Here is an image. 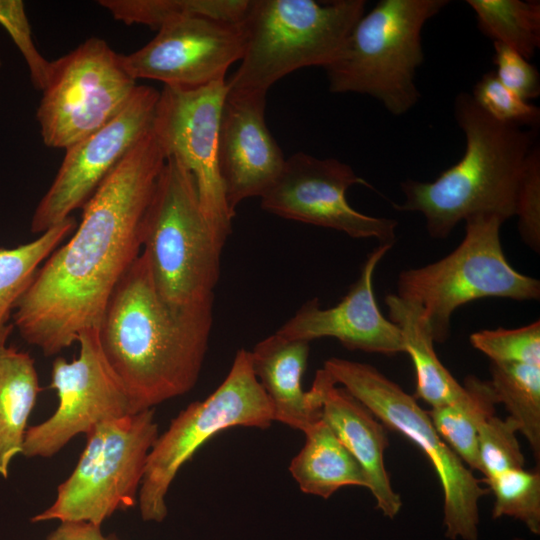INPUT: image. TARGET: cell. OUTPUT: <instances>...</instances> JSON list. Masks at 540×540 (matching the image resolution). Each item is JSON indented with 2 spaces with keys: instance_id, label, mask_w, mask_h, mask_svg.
Wrapping results in <instances>:
<instances>
[{
  "instance_id": "23",
  "label": "cell",
  "mask_w": 540,
  "mask_h": 540,
  "mask_svg": "<svg viewBox=\"0 0 540 540\" xmlns=\"http://www.w3.org/2000/svg\"><path fill=\"white\" fill-rule=\"evenodd\" d=\"M40 391L32 356L0 346V475L4 478L14 457L22 454L28 419Z\"/></svg>"
},
{
  "instance_id": "21",
  "label": "cell",
  "mask_w": 540,
  "mask_h": 540,
  "mask_svg": "<svg viewBox=\"0 0 540 540\" xmlns=\"http://www.w3.org/2000/svg\"><path fill=\"white\" fill-rule=\"evenodd\" d=\"M389 320L402 334L405 352L415 370V399L432 408L452 404L465 395V389L441 363L435 350L429 326L419 307L396 294L385 298Z\"/></svg>"
},
{
  "instance_id": "36",
  "label": "cell",
  "mask_w": 540,
  "mask_h": 540,
  "mask_svg": "<svg viewBox=\"0 0 540 540\" xmlns=\"http://www.w3.org/2000/svg\"><path fill=\"white\" fill-rule=\"evenodd\" d=\"M46 540H122L116 534L106 535L101 526L87 521L60 522Z\"/></svg>"
},
{
  "instance_id": "16",
  "label": "cell",
  "mask_w": 540,
  "mask_h": 540,
  "mask_svg": "<svg viewBox=\"0 0 540 540\" xmlns=\"http://www.w3.org/2000/svg\"><path fill=\"white\" fill-rule=\"evenodd\" d=\"M245 45L241 22L187 17L169 22L142 48L121 55L126 72L137 79L191 90L225 80Z\"/></svg>"
},
{
  "instance_id": "30",
  "label": "cell",
  "mask_w": 540,
  "mask_h": 540,
  "mask_svg": "<svg viewBox=\"0 0 540 540\" xmlns=\"http://www.w3.org/2000/svg\"><path fill=\"white\" fill-rule=\"evenodd\" d=\"M471 345L493 363L540 366L539 320L515 329H485L470 335Z\"/></svg>"
},
{
  "instance_id": "26",
  "label": "cell",
  "mask_w": 540,
  "mask_h": 540,
  "mask_svg": "<svg viewBox=\"0 0 540 540\" xmlns=\"http://www.w3.org/2000/svg\"><path fill=\"white\" fill-rule=\"evenodd\" d=\"M491 386L504 404L518 432L528 441L535 459L540 458V366L490 363Z\"/></svg>"
},
{
  "instance_id": "27",
  "label": "cell",
  "mask_w": 540,
  "mask_h": 540,
  "mask_svg": "<svg viewBox=\"0 0 540 540\" xmlns=\"http://www.w3.org/2000/svg\"><path fill=\"white\" fill-rule=\"evenodd\" d=\"M98 3L118 21L158 30L169 22L187 17L241 22L249 0H101Z\"/></svg>"
},
{
  "instance_id": "34",
  "label": "cell",
  "mask_w": 540,
  "mask_h": 540,
  "mask_svg": "<svg viewBox=\"0 0 540 540\" xmlns=\"http://www.w3.org/2000/svg\"><path fill=\"white\" fill-rule=\"evenodd\" d=\"M515 216L522 240L536 253L540 252V148L531 149L518 186Z\"/></svg>"
},
{
  "instance_id": "32",
  "label": "cell",
  "mask_w": 540,
  "mask_h": 540,
  "mask_svg": "<svg viewBox=\"0 0 540 540\" xmlns=\"http://www.w3.org/2000/svg\"><path fill=\"white\" fill-rule=\"evenodd\" d=\"M475 102L495 120L522 128L536 129L540 123L539 107L523 100L505 87L494 71L485 73L471 94Z\"/></svg>"
},
{
  "instance_id": "28",
  "label": "cell",
  "mask_w": 540,
  "mask_h": 540,
  "mask_svg": "<svg viewBox=\"0 0 540 540\" xmlns=\"http://www.w3.org/2000/svg\"><path fill=\"white\" fill-rule=\"evenodd\" d=\"M479 30L515 50L527 60L540 47V2L522 0H467Z\"/></svg>"
},
{
  "instance_id": "12",
  "label": "cell",
  "mask_w": 540,
  "mask_h": 540,
  "mask_svg": "<svg viewBox=\"0 0 540 540\" xmlns=\"http://www.w3.org/2000/svg\"><path fill=\"white\" fill-rule=\"evenodd\" d=\"M226 93L225 80L191 90L164 86L152 126L165 158L176 159L193 176L204 217L222 248L235 216L226 202L217 159Z\"/></svg>"
},
{
  "instance_id": "8",
  "label": "cell",
  "mask_w": 540,
  "mask_h": 540,
  "mask_svg": "<svg viewBox=\"0 0 540 540\" xmlns=\"http://www.w3.org/2000/svg\"><path fill=\"white\" fill-rule=\"evenodd\" d=\"M323 369L365 405L386 427L416 444L433 466L444 497L445 536L451 540H478L479 500L490 492L434 428L428 411L413 395L374 366L332 357Z\"/></svg>"
},
{
  "instance_id": "11",
  "label": "cell",
  "mask_w": 540,
  "mask_h": 540,
  "mask_svg": "<svg viewBox=\"0 0 540 540\" xmlns=\"http://www.w3.org/2000/svg\"><path fill=\"white\" fill-rule=\"evenodd\" d=\"M138 84L123 68L121 54L90 37L52 61L36 119L43 143L67 149L112 120Z\"/></svg>"
},
{
  "instance_id": "33",
  "label": "cell",
  "mask_w": 540,
  "mask_h": 540,
  "mask_svg": "<svg viewBox=\"0 0 540 540\" xmlns=\"http://www.w3.org/2000/svg\"><path fill=\"white\" fill-rule=\"evenodd\" d=\"M0 25L8 32L23 56L32 84L42 92L50 77L52 61L41 55L33 41L24 2L0 0Z\"/></svg>"
},
{
  "instance_id": "31",
  "label": "cell",
  "mask_w": 540,
  "mask_h": 540,
  "mask_svg": "<svg viewBox=\"0 0 540 540\" xmlns=\"http://www.w3.org/2000/svg\"><path fill=\"white\" fill-rule=\"evenodd\" d=\"M514 422L496 415L488 418L478 431L479 471L484 481L512 469L523 468L525 458L516 437Z\"/></svg>"
},
{
  "instance_id": "6",
  "label": "cell",
  "mask_w": 540,
  "mask_h": 540,
  "mask_svg": "<svg viewBox=\"0 0 540 540\" xmlns=\"http://www.w3.org/2000/svg\"><path fill=\"white\" fill-rule=\"evenodd\" d=\"M448 0H381L353 28L341 54L326 66L332 93L369 95L395 116L420 99L416 70L424 61L421 32Z\"/></svg>"
},
{
  "instance_id": "22",
  "label": "cell",
  "mask_w": 540,
  "mask_h": 540,
  "mask_svg": "<svg viewBox=\"0 0 540 540\" xmlns=\"http://www.w3.org/2000/svg\"><path fill=\"white\" fill-rule=\"evenodd\" d=\"M304 434L305 444L289 465L302 492L328 499L346 486L369 489L363 468L323 419Z\"/></svg>"
},
{
  "instance_id": "14",
  "label": "cell",
  "mask_w": 540,
  "mask_h": 540,
  "mask_svg": "<svg viewBox=\"0 0 540 540\" xmlns=\"http://www.w3.org/2000/svg\"><path fill=\"white\" fill-rule=\"evenodd\" d=\"M160 92L138 85L108 123L65 149L60 168L38 203L31 232L42 234L82 208L129 151L152 130Z\"/></svg>"
},
{
  "instance_id": "38",
  "label": "cell",
  "mask_w": 540,
  "mask_h": 540,
  "mask_svg": "<svg viewBox=\"0 0 540 540\" xmlns=\"http://www.w3.org/2000/svg\"><path fill=\"white\" fill-rule=\"evenodd\" d=\"M0 67H1V59H0Z\"/></svg>"
},
{
  "instance_id": "9",
  "label": "cell",
  "mask_w": 540,
  "mask_h": 540,
  "mask_svg": "<svg viewBox=\"0 0 540 540\" xmlns=\"http://www.w3.org/2000/svg\"><path fill=\"white\" fill-rule=\"evenodd\" d=\"M272 422V406L253 371L250 351L240 349L218 388L204 400L189 404L157 437L148 454L138 493L142 520H165L166 496L172 482L183 465L213 436L236 426L265 429Z\"/></svg>"
},
{
  "instance_id": "1",
  "label": "cell",
  "mask_w": 540,
  "mask_h": 540,
  "mask_svg": "<svg viewBox=\"0 0 540 540\" xmlns=\"http://www.w3.org/2000/svg\"><path fill=\"white\" fill-rule=\"evenodd\" d=\"M165 160L149 131L84 204L75 233L42 263L19 299L12 324L45 356L99 325L114 289L141 253L143 219Z\"/></svg>"
},
{
  "instance_id": "19",
  "label": "cell",
  "mask_w": 540,
  "mask_h": 540,
  "mask_svg": "<svg viewBox=\"0 0 540 540\" xmlns=\"http://www.w3.org/2000/svg\"><path fill=\"white\" fill-rule=\"evenodd\" d=\"M311 388L320 401L322 419L363 468L377 509L394 519L402 499L385 467L386 427L344 387L337 386L323 368L316 371Z\"/></svg>"
},
{
  "instance_id": "15",
  "label": "cell",
  "mask_w": 540,
  "mask_h": 540,
  "mask_svg": "<svg viewBox=\"0 0 540 540\" xmlns=\"http://www.w3.org/2000/svg\"><path fill=\"white\" fill-rule=\"evenodd\" d=\"M355 184L371 187L346 163L298 152L286 159L281 173L261 197V207L286 219L393 246L397 220L355 210L346 199V191Z\"/></svg>"
},
{
  "instance_id": "37",
  "label": "cell",
  "mask_w": 540,
  "mask_h": 540,
  "mask_svg": "<svg viewBox=\"0 0 540 540\" xmlns=\"http://www.w3.org/2000/svg\"><path fill=\"white\" fill-rule=\"evenodd\" d=\"M513 540H524V539H522V538H514Z\"/></svg>"
},
{
  "instance_id": "7",
  "label": "cell",
  "mask_w": 540,
  "mask_h": 540,
  "mask_svg": "<svg viewBox=\"0 0 540 540\" xmlns=\"http://www.w3.org/2000/svg\"><path fill=\"white\" fill-rule=\"evenodd\" d=\"M465 236L444 258L419 268L403 270L396 295L417 305L434 342L450 336V320L460 306L481 298L538 300L540 281L516 271L500 242L504 221L480 214L465 220Z\"/></svg>"
},
{
  "instance_id": "18",
  "label": "cell",
  "mask_w": 540,
  "mask_h": 540,
  "mask_svg": "<svg viewBox=\"0 0 540 540\" xmlns=\"http://www.w3.org/2000/svg\"><path fill=\"white\" fill-rule=\"evenodd\" d=\"M391 247L379 244L373 249L359 278L338 304L322 308L317 299L309 300L276 333L308 343L331 337L352 351L385 355L405 352L401 331L382 315L372 286L376 266Z\"/></svg>"
},
{
  "instance_id": "5",
  "label": "cell",
  "mask_w": 540,
  "mask_h": 540,
  "mask_svg": "<svg viewBox=\"0 0 540 540\" xmlns=\"http://www.w3.org/2000/svg\"><path fill=\"white\" fill-rule=\"evenodd\" d=\"M222 249L202 212L193 176L166 158L141 234V252L160 296L175 307L214 301Z\"/></svg>"
},
{
  "instance_id": "17",
  "label": "cell",
  "mask_w": 540,
  "mask_h": 540,
  "mask_svg": "<svg viewBox=\"0 0 540 540\" xmlns=\"http://www.w3.org/2000/svg\"><path fill=\"white\" fill-rule=\"evenodd\" d=\"M266 95L227 90L218 129L217 159L226 202L235 215L245 199L262 197L286 159L265 121Z\"/></svg>"
},
{
  "instance_id": "4",
  "label": "cell",
  "mask_w": 540,
  "mask_h": 540,
  "mask_svg": "<svg viewBox=\"0 0 540 540\" xmlns=\"http://www.w3.org/2000/svg\"><path fill=\"white\" fill-rule=\"evenodd\" d=\"M365 5L364 0H249L241 21L244 52L227 90L266 95L295 70L325 68L341 54Z\"/></svg>"
},
{
  "instance_id": "2",
  "label": "cell",
  "mask_w": 540,
  "mask_h": 540,
  "mask_svg": "<svg viewBox=\"0 0 540 540\" xmlns=\"http://www.w3.org/2000/svg\"><path fill=\"white\" fill-rule=\"evenodd\" d=\"M213 305L168 304L142 252L121 278L96 329L102 353L136 413L196 385L208 350Z\"/></svg>"
},
{
  "instance_id": "13",
  "label": "cell",
  "mask_w": 540,
  "mask_h": 540,
  "mask_svg": "<svg viewBox=\"0 0 540 540\" xmlns=\"http://www.w3.org/2000/svg\"><path fill=\"white\" fill-rule=\"evenodd\" d=\"M77 342V358L67 361L57 357L52 363L50 387L56 391L58 405L48 419L27 428L22 450L27 458L52 457L75 436L136 413L102 353L97 329L82 331Z\"/></svg>"
},
{
  "instance_id": "20",
  "label": "cell",
  "mask_w": 540,
  "mask_h": 540,
  "mask_svg": "<svg viewBox=\"0 0 540 540\" xmlns=\"http://www.w3.org/2000/svg\"><path fill=\"white\" fill-rule=\"evenodd\" d=\"M309 351L308 342L276 332L250 351L253 371L271 403L274 421L303 433L322 419L316 392L302 387Z\"/></svg>"
},
{
  "instance_id": "35",
  "label": "cell",
  "mask_w": 540,
  "mask_h": 540,
  "mask_svg": "<svg viewBox=\"0 0 540 540\" xmlns=\"http://www.w3.org/2000/svg\"><path fill=\"white\" fill-rule=\"evenodd\" d=\"M494 71L499 81L529 102L540 94V75L526 58L508 46L494 42Z\"/></svg>"
},
{
  "instance_id": "10",
  "label": "cell",
  "mask_w": 540,
  "mask_h": 540,
  "mask_svg": "<svg viewBox=\"0 0 540 540\" xmlns=\"http://www.w3.org/2000/svg\"><path fill=\"white\" fill-rule=\"evenodd\" d=\"M158 436L153 409L95 426L54 502L31 522L87 521L101 526L116 511L134 507Z\"/></svg>"
},
{
  "instance_id": "24",
  "label": "cell",
  "mask_w": 540,
  "mask_h": 540,
  "mask_svg": "<svg viewBox=\"0 0 540 540\" xmlns=\"http://www.w3.org/2000/svg\"><path fill=\"white\" fill-rule=\"evenodd\" d=\"M463 387L465 395L460 400L431 408L428 414L442 440L467 467L479 471L478 431L495 415L499 403L490 381L469 375Z\"/></svg>"
},
{
  "instance_id": "25",
  "label": "cell",
  "mask_w": 540,
  "mask_h": 540,
  "mask_svg": "<svg viewBox=\"0 0 540 540\" xmlns=\"http://www.w3.org/2000/svg\"><path fill=\"white\" fill-rule=\"evenodd\" d=\"M75 228L76 221L70 216L31 242L0 248V346L6 345L14 328L9 320L37 270Z\"/></svg>"
},
{
  "instance_id": "3",
  "label": "cell",
  "mask_w": 540,
  "mask_h": 540,
  "mask_svg": "<svg viewBox=\"0 0 540 540\" xmlns=\"http://www.w3.org/2000/svg\"><path fill=\"white\" fill-rule=\"evenodd\" d=\"M454 117L466 142L460 160L434 181L401 182L405 199L392 203L398 211L421 213L435 239L448 237L474 215H496L504 222L515 216L524 165L536 144V129L495 120L467 92L456 96Z\"/></svg>"
},
{
  "instance_id": "29",
  "label": "cell",
  "mask_w": 540,
  "mask_h": 540,
  "mask_svg": "<svg viewBox=\"0 0 540 540\" xmlns=\"http://www.w3.org/2000/svg\"><path fill=\"white\" fill-rule=\"evenodd\" d=\"M494 494L492 518L512 517L540 534V472L507 470L485 482Z\"/></svg>"
}]
</instances>
